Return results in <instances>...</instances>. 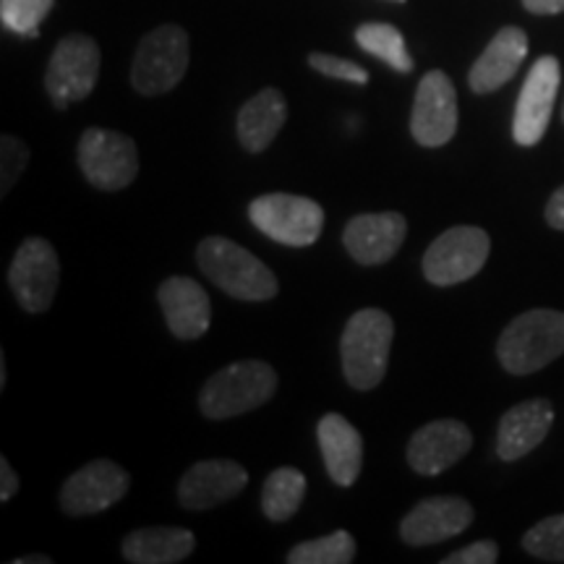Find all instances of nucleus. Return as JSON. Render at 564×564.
I'll return each mask as SVG.
<instances>
[{
    "instance_id": "27",
    "label": "nucleus",
    "mask_w": 564,
    "mask_h": 564,
    "mask_svg": "<svg viewBox=\"0 0 564 564\" xmlns=\"http://www.w3.org/2000/svg\"><path fill=\"white\" fill-rule=\"evenodd\" d=\"M55 0H0V21L21 37H40V24L53 11Z\"/></svg>"
},
{
    "instance_id": "13",
    "label": "nucleus",
    "mask_w": 564,
    "mask_h": 564,
    "mask_svg": "<svg viewBox=\"0 0 564 564\" xmlns=\"http://www.w3.org/2000/svg\"><path fill=\"white\" fill-rule=\"evenodd\" d=\"M131 478L118 463L91 460L84 468L68 476L61 489V510L74 518L82 514H97L121 502L129 491Z\"/></svg>"
},
{
    "instance_id": "20",
    "label": "nucleus",
    "mask_w": 564,
    "mask_h": 564,
    "mask_svg": "<svg viewBox=\"0 0 564 564\" xmlns=\"http://www.w3.org/2000/svg\"><path fill=\"white\" fill-rule=\"evenodd\" d=\"M528 55V34L520 26H502L494 34L486 51L478 55L468 74V84L476 95H491L502 89L518 74Z\"/></svg>"
},
{
    "instance_id": "11",
    "label": "nucleus",
    "mask_w": 564,
    "mask_h": 564,
    "mask_svg": "<svg viewBox=\"0 0 564 564\" xmlns=\"http://www.w3.org/2000/svg\"><path fill=\"white\" fill-rule=\"evenodd\" d=\"M562 68L554 55H541L533 63L531 74L525 76L523 89H520L518 105H514L512 118V139L520 147H535L549 129L552 110L560 91Z\"/></svg>"
},
{
    "instance_id": "38",
    "label": "nucleus",
    "mask_w": 564,
    "mask_h": 564,
    "mask_svg": "<svg viewBox=\"0 0 564 564\" xmlns=\"http://www.w3.org/2000/svg\"><path fill=\"white\" fill-rule=\"evenodd\" d=\"M562 121H564V110H562Z\"/></svg>"
},
{
    "instance_id": "24",
    "label": "nucleus",
    "mask_w": 564,
    "mask_h": 564,
    "mask_svg": "<svg viewBox=\"0 0 564 564\" xmlns=\"http://www.w3.org/2000/svg\"><path fill=\"white\" fill-rule=\"evenodd\" d=\"M306 497V478L299 468L282 465L267 476L262 489V510L272 523H285L291 520Z\"/></svg>"
},
{
    "instance_id": "37",
    "label": "nucleus",
    "mask_w": 564,
    "mask_h": 564,
    "mask_svg": "<svg viewBox=\"0 0 564 564\" xmlns=\"http://www.w3.org/2000/svg\"><path fill=\"white\" fill-rule=\"evenodd\" d=\"M398 3H405V0H398Z\"/></svg>"
},
{
    "instance_id": "19",
    "label": "nucleus",
    "mask_w": 564,
    "mask_h": 564,
    "mask_svg": "<svg viewBox=\"0 0 564 564\" xmlns=\"http://www.w3.org/2000/svg\"><path fill=\"white\" fill-rule=\"evenodd\" d=\"M158 301L165 314L167 329L178 340H199L209 329L212 303L199 282L192 278H167L160 285Z\"/></svg>"
},
{
    "instance_id": "15",
    "label": "nucleus",
    "mask_w": 564,
    "mask_h": 564,
    "mask_svg": "<svg viewBox=\"0 0 564 564\" xmlns=\"http://www.w3.org/2000/svg\"><path fill=\"white\" fill-rule=\"evenodd\" d=\"M474 518V507L463 497H429L405 514L400 523V539L408 546H434L460 535Z\"/></svg>"
},
{
    "instance_id": "22",
    "label": "nucleus",
    "mask_w": 564,
    "mask_h": 564,
    "mask_svg": "<svg viewBox=\"0 0 564 564\" xmlns=\"http://www.w3.org/2000/svg\"><path fill=\"white\" fill-rule=\"evenodd\" d=\"M288 118V102L280 89L267 87L238 112V139L246 152L259 154L272 144Z\"/></svg>"
},
{
    "instance_id": "36",
    "label": "nucleus",
    "mask_w": 564,
    "mask_h": 564,
    "mask_svg": "<svg viewBox=\"0 0 564 564\" xmlns=\"http://www.w3.org/2000/svg\"><path fill=\"white\" fill-rule=\"evenodd\" d=\"M0 387H6V361L0 358Z\"/></svg>"
},
{
    "instance_id": "4",
    "label": "nucleus",
    "mask_w": 564,
    "mask_h": 564,
    "mask_svg": "<svg viewBox=\"0 0 564 564\" xmlns=\"http://www.w3.org/2000/svg\"><path fill=\"white\" fill-rule=\"evenodd\" d=\"M278 390V373L264 361H238L212 373L199 394V411L212 421L262 408Z\"/></svg>"
},
{
    "instance_id": "3",
    "label": "nucleus",
    "mask_w": 564,
    "mask_h": 564,
    "mask_svg": "<svg viewBox=\"0 0 564 564\" xmlns=\"http://www.w3.org/2000/svg\"><path fill=\"white\" fill-rule=\"evenodd\" d=\"M394 322L382 308H364L345 324L340 352L343 371L350 387L369 392L384 379L390 364Z\"/></svg>"
},
{
    "instance_id": "26",
    "label": "nucleus",
    "mask_w": 564,
    "mask_h": 564,
    "mask_svg": "<svg viewBox=\"0 0 564 564\" xmlns=\"http://www.w3.org/2000/svg\"><path fill=\"white\" fill-rule=\"evenodd\" d=\"M356 556V539L348 531H335L322 539L303 541L288 554L291 564H348Z\"/></svg>"
},
{
    "instance_id": "28",
    "label": "nucleus",
    "mask_w": 564,
    "mask_h": 564,
    "mask_svg": "<svg viewBox=\"0 0 564 564\" xmlns=\"http://www.w3.org/2000/svg\"><path fill=\"white\" fill-rule=\"evenodd\" d=\"M523 549L541 562H564V512L535 523L523 535Z\"/></svg>"
},
{
    "instance_id": "29",
    "label": "nucleus",
    "mask_w": 564,
    "mask_h": 564,
    "mask_svg": "<svg viewBox=\"0 0 564 564\" xmlns=\"http://www.w3.org/2000/svg\"><path fill=\"white\" fill-rule=\"evenodd\" d=\"M30 147H26L19 137L6 133V137L0 139V194L6 196L13 186H17L21 173L30 165Z\"/></svg>"
},
{
    "instance_id": "5",
    "label": "nucleus",
    "mask_w": 564,
    "mask_h": 564,
    "mask_svg": "<svg viewBox=\"0 0 564 564\" xmlns=\"http://www.w3.org/2000/svg\"><path fill=\"white\" fill-rule=\"evenodd\" d=\"M192 45L178 24H162L141 37L131 66V84L139 95L154 97L175 89L186 76Z\"/></svg>"
},
{
    "instance_id": "2",
    "label": "nucleus",
    "mask_w": 564,
    "mask_h": 564,
    "mask_svg": "<svg viewBox=\"0 0 564 564\" xmlns=\"http://www.w3.org/2000/svg\"><path fill=\"white\" fill-rule=\"evenodd\" d=\"M199 270L238 301H270L278 295V278L251 251L223 236L204 238L196 249Z\"/></svg>"
},
{
    "instance_id": "18",
    "label": "nucleus",
    "mask_w": 564,
    "mask_h": 564,
    "mask_svg": "<svg viewBox=\"0 0 564 564\" xmlns=\"http://www.w3.org/2000/svg\"><path fill=\"white\" fill-rule=\"evenodd\" d=\"M554 426V405L544 398L525 400L510 408L499 421L497 455L499 460L514 463L531 455L546 440Z\"/></svg>"
},
{
    "instance_id": "1",
    "label": "nucleus",
    "mask_w": 564,
    "mask_h": 564,
    "mask_svg": "<svg viewBox=\"0 0 564 564\" xmlns=\"http://www.w3.org/2000/svg\"><path fill=\"white\" fill-rule=\"evenodd\" d=\"M564 356V312L533 308L507 324L497 340V358L514 377L546 369Z\"/></svg>"
},
{
    "instance_id": "32",
    "label": "nucleus",
    "mask_w": 564,
    "mask_h": 564,
    "mask_svg": "<svg viewBox=\"0 0 564 564\" xmlns=\"http://www.w3.org/2000/svg\"><path fill=\"white\" fill-rule=\"evenodd\" d=\"M19 491V476L6 457H0V502H11Z\"/></svg>"
},
{
    "instance_id": "7",
    "label": "nucleus",
    "mask_w": 564,
    "mask_h": 564,
    "mask_svg": "<svg viewBox=\"0 0 564 564\" xmlns=\"http://www.w3.org/2000/svg\"><path fill=\"white\" fill-rule=\"evenodd\" d=\"M100 45L87 34H68L51 55L45 74V89L58 110L91 95L100 76Z\"/></svg>"
},
{
    "instance_id": "21",
    "label": "nucleus",
    "mask_w": 564,
    "mask_h": 564,
    "mask_svg": "<svg viewBox=\"0 0 564 564\" xmlns=\"http://www.w3.org/2000/svg\"><path fill=\"white\" fill-rule=\"evenodd\" d=\"M316 440L329 478L345 489L356 484L364 465V440L358 429L340 413H327L316 426Z\"/></svg>"
},
{
    "instance_id": "34",
    "label": "nucleus",
    "mask_w": 564,
    "mask_h": 564,
    "mask_svg": "<svg viewBox=\"0 0 564 564\" xmlns=\"http://www.w3.org/2000/svg\"><path fill=\"white\" fill-rule=\"evenodd\" d=\"M525 11L535 13V17H554V13H564V0H523Z\"/></svg>"
},
{
    "instance_id": "30",
    "label": "nucleus",
    "mask_w": 564,
    "mask_h": 564,
    "mask_svg": "<svg viewBox=\"0 0 564 564\" xmlns=\"http://www.w3.org/2000/svg\"><path fill=\"white\" fill-rule=\"evenodd\" d=\"M308 66L319 74L329 76V79H340V82H350V84H369V70L358 66V63L337 58V55H327V53H312L308 55Z\"/></svg>"
},
{
    "instance_id": "14",
    "label": "nucleus",
    "mask_w": 564,
    "mask_h": 564,
    "mask_svg": "<svg viewBox=\"0 0 564 564\" xmlns=\"http://www.w3.org/2000/svg\"><path fill=\"white\" fill-rule=\"evenodd\" d=\"M474 447V434L463 421L442 419L421 426L408 442V463L415 474L440 476L460 463Z\"/></svg>"
},
{
    "instance_id": "31",
    "label": "nucleus",
    "mask_w": 564,
    "mask_h": 564,
    "mask_svg": "<svg viewBox=\"0 0 564 564\" xmlns=\"http://www.w3.org/2000/svg\"><path fill=\"white\" fill-rule=\"evenodd\" d=\"M499 560V546L494 541H476V544L457 549L447 554L442 564H494Z\"/></svg>"
},
{
    "instance_id": "35",
    "label": "nucleus",
    "mask_w": 564,
    "mask_h": 564,
    "mask_svg": "<svg viewBox=\"0 0 564 564\" xmlns=\"http://www.w3.org/2000/svg\"><path fill=\"white\" fill-rule=\"evenodd\" d=\"M53 560L45 554H30V556H19V560H13V564H51Z\"/></svg>"
},
{
    "instance_id": "17",
    "label": "nucleus",
    "mask_w": 564,
    "mask_h": 564,
    "mask_svg": "<svg viewBox=\"0 0 564 564\" xmlns=\"http://www.w3.org/2000/svg\"><path fill=\"white\" fill-rule=\"evenodd\" d=\"M408 236V223L400 212L356 215L345 225V249L358 264H384L400 251Z\"/></svg>"
},
{
    "instance_id": "8",
    "label": "nucleus",
    "mask_w": 564,
    "mask_h": 564,
    "mask_svg": "<svg viewBox=\"0 0 564 564\" xmlns=\"http://www.w3.org/2000/svg\"><path fill=\"white\" fill-rule=\"evenodd\" d=\"M79 167L100 192H121L137 178L139 150L121 131L87 129L79 139Z\"/></svg>"
},
{
    "instance_id": "25",
    "label": "nucleus",
    "mask_w": 564,
    "mask_h": 564,
    "mask_svg": "<svg viewBox=\"0 0 564 564\" xmlns=\"http://www.w3.org/2000/svg\"><path fill=\"white\" fill-rule=\"evenodd\" d=\"M356 42L361 51L371 53L373 58L384 61L387 66L398 70V74H411L413 70V58L411 53H408V45L398 26L382 24V21L361 24L356 30Z\"/></svg>"
},
{
    "instance_id": "6",
    "label": "nucleus",
    "mask_w": 564,
    "mask_h": 564,
    "mask_svg": "<svg viewBox=\"0 0 564 564\" xmlns=\"http://www.w3.org/2000/svg\"><path fill=\"white\" fill-rule=\"evenodd\" d=\"M489 253V232L474 228V225H457V228L444 230L423 253V274L432 285H460L484 270Z\"/></svg>"
},
{
    "instance_id": "23",
    "label": "nucleus",
    "mask_w": 564,
    "mask_h": 564,
    "mask_svg": "<svg viewBox=\"0 0 564 564\" xmlns=\"http://www.w3.org/2000/svg\"><path fill=\"white\" fill-rule=\"evenodd\" d=\"M196 539L188 528H139L123 539L121 552L131 564H175L194 554Z\"/></svg>"
},
{
    "instance_id": "12",
    "label": "nucleus",
    "mask_w": 564,
    "mask_h": 564,
    "mask_svg": "<svg viewBox=\"0 0 564 564\" xmlns=\"http://www.w3.org/2000/svg\"><path fill=\"white\" fill-rule=\"evenodd\" d=\"M457 131V91L444 70H429L415 89L411 133L421 147H444Z\"/></svg>"
},
{
    "instance_id": "10",
    "label": "nucleus",
    "mask_w": 564,
    "mask_h": 564,
    "mask_svg": "<svg viewBox=\"0 0 564 564\" xmlns=\"http://www.w3.org/2000/svg\"><path fill=\"white\" fill-rule=\"evenodd\" d=\"M58 280L61 262L53 246L45 238H26L17 249L9 270V285L19 306L30 314L47 312L58 291Z\"/></svg>"
},
{
    "instance_id": "33",
    "label": "nucleus",
    "mask_w": 564,
    "mask_h": 564,
    "mask_svg": "<svg viewBox=\"0 0 564 564\" xmlns=\"http://www.w3.org/2000/svg\"><path fill=\"white\" fill-rule=\"evenodd\" d=\"M546 223L549 228L554 230H564V186L556 188L552 194V199L546 204Z\"/></svg>"
},
{
    "instance_id": "9",
    "label": "nucleus",
    "mask_w": 564,
    "mask_h": 564,
    "mask_svg": "<svg viewBox=\"0 0 564 564\" xmlns=\"http://www.w3.org/2000/svg\"><path fill=\"white\" fill-rule=\"evenodd\" d=\"M249 217L282 246H312L324 228V209L308 196L264 194L249 204Z\"/></svg>"
},
{
    "instance_id": "16",
    "label": "nucleus",
    "mask_w": 564,
    "mask_h": 564,
    "mask_svg": "<svg viewBox=\"0 0 564 564\" xmlns=\"http://www.w3.org/2000/svg\"><path fill=\"white\" fill-rule=\"evenodd\" d=\"M249 484V470L236 460H202L186 470L178 484V502L192 512L230 502Z\"/></svg>"
}]
</instances>
